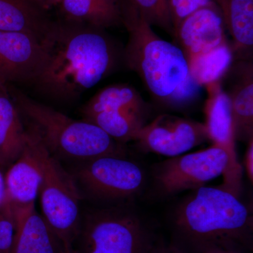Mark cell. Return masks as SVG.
Listing matches in <instances>:
<instances>
[{"mask_svg": "<svg viewBox=\"0 0 253 253\" xmlns=\"http://www.w3.org/2000/svg\"><path fill=\"white\" fill-rule=\"evenodd\" d=\"M6 84L0 78V169H8L22 154L26 143V130Z\"/></svg>", "mask_w": 253, "mask_h": 253, "instance_id": "cell-16", "label": "cell"}, {"mask_svg": "<svg viewBox=\"0 0 253 253\" xmlns=\"http://www.w3.org/2000/svg\"><path fill=\"white\" fill-rule=\"evenodd\" d=\"M69 253H73L72 252V251H71V252H70Z\"/></svg>", "mask_w": 253, "mask_h": 253, "instance_id": "cell-31", "label": "cell"}, {"mask_svg": "<svg viewBox=\"0 0 253 253\" xmlns=\"http://www.w3.org/2000/svg\"><path fill=\"white\" fill-rule=\"evenodd\" d=\"M234 81L226 92L230 100L236 140L253 137V66L252 60H240L231 66Z\"/></svg>", "mask_w": 253, "mask_h": 253, "instance_id": "cell-15", "label": "cell"}, {"mask_svg": "<svg viewBox=\"0 0 253 253\" xmlns=\"http://www.w3.org/2000/svg\"><path fill=\"white\" fill-rule=\"evenodd\" d=\"M154 241L135 211L126 204L82 214L73 253H147Z\"/></svg>", "mask_w": 253, "mask_h": 253, "instance_id": "cell-5", "label": "cell"}, {"mask_svg": "<svg viewBox=\"0 0 253 253\" xmlns=\"http://www.w3.org/2000/svg\"><path fill=\"white\" fill-rule=\"evenodd\" d=\"M16 226L10 206L0 211V253H10L14 241Z\"/></svg>", "mask_w": 253, "mask_h": 253, "instance_id": "cell-25", "label": "cell"}, {"mask_svg": "<svg viewBox=\"0 0 253 253\" xmlns=\"http://www.w3.org/2000/svg\"><path fill=\"white\" fill-rule=\"evenodd\" d=\"M104 30L85 25L51 23L42 40L44 57L33 82L47 97L74 101L114 68V44Z\"/></svg>", "mask_w": 253, "mask_h": 253, "instance_id": "cell-1", "label": "cell"}, {"mask_svg": "<svg viewBox=\"0 0 253 253\" xmlns=\"http://www.w3.org/2000/svg\"><path fill=\"white\" fill-rule=\"evenodd\" d=\"M201 253H244L233 250L222 249V248L210 247L204 250Z\"/></svg>", "mask_w": 253, "mask_h": 253, "instance_id": "cell-30", "label": "cell"}, {"mask_svg": "<svg viewBox=\"0 0 253 253\" xmlns=\"http://www.w3.org/2000/svg\"><path fill=\"white\" fill-rule=\"evenodd\" d=\"M229 166L226 151L212 145L207 149L158 163L154 169L155 184L164 196L196 190L218 176L225 175Z\"/></svg>", "mask_w": 253, "mask_h": 253, "instance_id": "cell-8", "label": "cell"}, {"mask_svg": "<svg viewBox=\"0 0 253 253\" xmlns=\"http://www.w3.org/2000/svg\"><path fill=\"white\" fill-rule=\"evenodd\" d=\"M147 253H185L175 246H167L161 243H154Z\"/></svg>", "mask_w": 253, "mask_h": 253, "instance_id": "cell-27", "label": "cell"}, {"mask_svg": "<svg viewBox=\"0 0 253 253\" xmlns=\"http://www.w3.org/2000/svg\"><path fill=\"white\" fill-rule=\"evenodd\" d=\"M8 206H9V202L6 197L4 177L0 169V211H4Z\"/></svg>", "mask_w": 253, "mask_h": 253, "instance_id": "cell-28", "label": "cell"}, {"mask_svg": "<svg viewBox=\"0 0 253 253\" xmlns=\"http://www.w3.org/2000/svg\"><path fill=\"white\" fill-rule=\"evenodd\" d=\"M16 105L56 158L78 161L106 156H126L121 143L93 123L76 121L14 90Z\"/></svg>", "mask_w": 253, "mask_h": 253, "instance_id": "cell-4", "label": "cell"}, {"mask_svg": "<svg viewBox=\"0 0 253 253\" xmlns=\"http://www.w3.org/2000/svg\"><path fill=\"white\" fill-rule=\"evenodd\" d=\"M42 10H47L59 6L61 0H34Z\"/></svg>", "mask_w": 253, "mask_h": 253, "instance_id": "cell-29", "label": "cell"}, {"mask_svg": "<svg viewBox=\"0 0 253 253\" xmlns=\"http://www.w3.org/2000/svg\"><path fill=\"white\" fill-rule=\"evenodd\" d=\"M173 36L187 60L228 43L224 20L215 3L196 10L184 18Z\"/></svg>", "mask_w": 253, "mask_h": 253, "instance_id": "cell-12", "label": "cell"}, {"mask_svg": "<svg viewBox=\"0 0 253 253\" xmlns=\"http://www.w3.org/2000/svg\"><path fill=\"white\" fill-rule=\"evenodd\" d=\"M10 206L16 231L10 253H69L71 250L51 229L35 204Z\"/></svg>", "mask_w": 253, "mask_h": 253, "instance_id": "cell-13", "label": "cell"}, {"mask_svg": "<svg viewBox=\"0 0 253 253\" xmlns=\"http://www.w3.org/2000/svg\"><path fill=\"white\" fill-rule=\"evenodd\" d=\"M253 215L237 196L221 187L202 186L176 210L174 226L187 246L244 253L252 244Z\"/></svg>", "mask_w": 253, "mask_h": 253, "instance_id": "cell-3", "label": "cell"}, {"mask_svg": "<svg viewBox=\"0 0 253 253\" xmlns=\"http://www.w3.org/2000/svg\"><path fill=\"white\" fill-rule=\"evenodd\" d=\"M135 8L146 21L158 26L169 34L174 33L168 0H126Z\"/></svg>", "mask_w": 253, "mask_h": 253, "instance_id": "cell-23", "label": "cell"}, {"mask_svg": "<svg viewBox=\"0 0 253 253\" xmlns=\"http://www.w3.org/2000/svg\"><path fill=\"white\" fill-rule=\"evenodd\" d=\"M247 151H246V158H245V167L246 173L249 180L253 183V137L249 141Z\"/></svg>", "mask_w": 253, "mask_h": 253, "instance_id": "cell-26", "label": "cell"}, {"mask_svg": "<svg viewBox=\"0 0 253 253\" xmlns=\"http://www.w3.org/2000/svg\"><path fill=\"white\" fill-rule=\"evenodd\" d=\"M80 163L71 174L82 198L121 202L134 197L144 186V171L126 156H101Z\"/></svg>", "mask_w": 253, "mask_h": 253, "instance_id": "cell-7", "label": "cell"}, {"mask_svg": "<svg viewBox=\"0 0 253 253\" xmlns=\"http://www.w3.org/2000/svg\"><path fill=\"white\" fill-rule=\"evenodd\" d=\"M232 38L234 58L251 60L253 49V0H213Z\"/></svg>", "mask_w": 253, "mask_h": 253, "instance_id": "cell-17", "label": "cell"}, {"mask_svg": "<svg viewBox=\"0 0 253 253\" xmlns=\"http://www.w3.org/2000/svg\"><path fill=\"white\" fill-rule=\"evenodd\" d=\"M148 105L135 88L127 84L106 86L98 91L82 109L83 117L104 111H135L145 113Z\"/></svg>", "mask_w": 253, "mask_h": 253, "instance_id": "cell-20", "label": "cell"}, {"mask_svg": "<svg viewBox=\"0 0 253 253\" xmlns=\"http://www.w3.org/2000/svg\"><path fill=\"white\" fill-rule=\"evenodd\" d=\"M234 54L229 43L188 60L191 76L199 85L221 81L234 62Z\"/></svg>", "mask_w": 253, "mask_h": 253, "instance_id": "cell-21", "label": "cell"}, {"mask_svg": "<svg viewBox=\"0 0 253 253\" xmlns=\"http://www.w3.org/2000/svg\"></svg>", "mask_w": 253, "mask_h": 253, "instance_id": "cell-32", "label": "cell"}, {"mask_svg": "<svg viewBox=\"0 0 253 253\" xmlns=\"http://www.w3.org/2000/svg\"><path fill=\"white\" fill-rule=\"evenodd\" d=\"M212 3H214L213 0H168L174 31L184 18L196 10Z\"/></svg>", "mask_w": 253, "mask_h": 253, "instance_id": "cell-24", "label": "cell"}, {"mask_svg": "<svg viewBox=\"0 0 253 253\" xmlns=\"http://www.w3.org/2000/svg\"><path fill=\"white\" fill-rule=\"evenodd\" d=\"M34 0H0V30L24 32L42 41L51 22Z\"/></svg>", "mask_w": 253, "mask_h": 253, "instance_id": "cell-19", "label": "cell"}, {"mask_svg": "<svg viewBox=\"0 0 253 253\" xmlns=\"http://www.w3.org/2000/svg\"><path fill=\"white\" fill-rule=\"evenodd\" d=\"M208 98L204 106L206 123L209 140L213 145L226 151L229 158L227 172L224 176L222 189L239 197L241 187L242 168L237 161L235 149V134L231 114L230 100L221 84V81L205 86Z\"/></svg>", "mask_w": 253, "mask_h": 253, "instance_id": "cell-10", "label": "cell"}, {"mask_svg": "<svg viewBox=\"0 0 253 253\" xmlns=\"http://www.w3.org/2000/svg\"><path fill=\"white\" fill-rule=\"evenodd\" d=\"M123 24L128 31L126 66L140 78L151 97L170 109L187 107L199 98L185 54L177 45L160 38L139 11L126 1Z\"/></svg>", "mask_w": 253, "mask_h": 253, "instance_id": "cell-2", "label": "cell"}, {"mask_svg": "<svg viewBox=\"0 0 253 253\" xmlns=\"http://www.w3.org/2000/svg\"><path fill=\"white\" fill-rule=\"evenodd\" d=\"M43 57L42 44L36 36L0 30V78L6 83H33Z\"/></svg>", "mask_w": 253, "mask_h": 253, "instance_id": "cell-11", "label": "cell"}, {"mask_svg": "<svg viewBox=\"0 0 253 253\" xmlns=\"http://www.w3.org/2000/svg\"><path fill=\"white\" fill-rule=\"evenodd\" d=\"M4 181L9 205L23 207L35 204L41 187L42 171L28 129L22 154L8 168Z\"/></svg>", "mask_w": 253, "mask_h": 253, "instance_id": "cell-14", "label": "cell"}, {"mask_svg": "<svg viewBox=\"0 0 253 253\" xmlns=\"http://www.w3.org/2000/svg\"><path fill=\"white\" fill-rule=\"evenodd\" d=\"M59 6L67 22L102 30L123 23L121 0H61Z\"/></svg>", "mask_w": 253, "mask_h": 253, "instance_id": "cell-18", "label": "cell"}, {"mask_svg": "<svg viewBox=\"0 0 253 253\" xmlns=\"http://www.w3.org/2000/svg\"><path fill=\"white\" fill-rule=\"evenodd\" d=\"M208 140L204 123L170 114L160 115L133 137L143 150L168 157L180 156Z\"/></svg>", "mask_w": 253, "mask_h": 253, "instance_id": "cell-9", "label": "cell"}, {"mask_svg": "<svg viewBox=\"0 0 253 253\" xmlns=\"http://www.w3.org/2000/svg\"><path fill=\"white\" fill-rule=\"evenodd\" d=\"M28 130L41 165L39 193L43 217L71 250L81 226L83 198L73 176L50 152L36 128L31 124Z\"/></svg>", "mask_w": 253, "mask_h": 253, "instance_id": "cell-6", "label": "cell"}, {"mask_svg": "<svg viewBox=\"0 0 253 253\" xmlns=\"http://www.w3.org/2000/svg\"><path fill=\"white\" fill-rule=\"evenodd\" d=\"M145 113L135 111H104L84 116V121L99 126L119 143L133 140L136 131L144 126Z\"/></svg>", "mask_w": 253, "mask_h": 253, "instance_id": "cell-22", "label": "cell"}]
</instances>
